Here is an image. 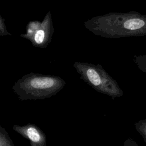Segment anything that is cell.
I'll list each match as a JSON object with an SVG mask.
<instances>
[{"instance_id": "4", "label": "cell", "mask_w": 146, "mask_h": 146, "mask_svg": "<svg viewBox=\"0 0 146 146\" xmlns=\"http://www.w3.org/2000/svg\"><path fill=\"white\" fill-rule=\"evenodd\" d=\"M13 129L24 138L29 140L30 146H47V139L44 132L37 125L28 123L25 125L15 124Z\"/></svg>"}, {"instance_id": "8", "label": "cell", "mask_w": 146, "mask_h": 146, "mask_svg": "<svg viewBox=\"0 0 146 146\" xmlns=\"http://www.w3.org/2000/svg\"><path fill=\"white\" fill-rule=\"evenodd\" d=\"M11 35V34L7 31L6 26L5 23V19L0 14V36Z\"/></svg>"}, {"instance_id": "6", "label": "cell", "mask_w": 146, "mask_h": 146, "mask_svg": "<svg viewBox=\"0 0 146 146\" xmlns=\"http://www.w3.org/2000/svg\"><path fill=\"white\" fill-rule=\"evenodd\" d=\"M0 146H15L7 132L0 125Z\"/></svg>"}, {"instance_id": "7", "label": "cell", "mask_w": 146, "mask_h": 146, "mask_svg": "<svg viewBox=\"0 0 146 146\" xmlns=\"http://www.w3.org/2000/svg\"><path fill=\"white\" fill-rule=\"evenodd\" d=\"M135 129L141 136L146 143V119H141L134 123Z\"/></svg>"}, {"instance_id": "9", "label": "cell", "mask_w": 146, "mask_h": 146, "mask_svg": "<svg viewBox=\"0 0 146 146\" xmlns=\"http://www.w3.org/2000/svg\"><path fill=\"white\" fill-rule=\"evenodd\" d=\"M123 146H139V145L131 137H129L124 141L123 143Z\"/></svg>"}, {"instance_id": "5", "label": "cell", "mask_w": 146, "mask_h": 146, "mask_svg": "<svg viewBox=\"0 0 146 146\" xmlns=\"http://www.w3.org/2000/svg\"><path fill=\"white\" fill-rule=\"evenodd\" d=\"M145 25L144 22L140 19L133 18L127 21L124 25L125 29L128 30H137L141 28Z\"/></svg>"}, {"instance_id": "2", "label": "cell", "mask_w": 146, "mask_h": 146, "mask_svg": "<svg viewBox=\"0 0 146 146\" xmlns=\"http://www.w3.org/2000/svg\"><path fill=\"white\" fill-rule=\"evenodd\" d=\"M73 67L81 79L98 91L107 94L113 98L123 95L122 91L115 84L107 82L99 72L97 67L84 62H75Z\"/></svg>"}, {"instance_id": "3", "label": "cell", "mask_w": 146, "mask_h": 146, "mask_svg": "<svg viewBox=\"0 0 146 146\" xmlns=\"http://www.w3.org/2000/svg\"><path fill=\"white\" fill-rule=\"evenodd\" d=\"M54 33L52 15L48 11L42 22H29L26 27V33L21 34L20 36L29 40L34 47L44 48L51 42Z\"/></svg>"}, {"instance_id": "1", "label": "cell", "mask_w": 146, "mask_h": 146, "mask_svg": "<svg viewBox=\"0 0 146 146\" xmlns=\"http://www.w3.org/2000/svg\"><path fill=\"white\" fill-rule=\"evenodd\" d=\"M66 84L58 76L30 72L15 82L12 89L22 101L43 100L57 94Z\"/></svg>"}]
</instances>
